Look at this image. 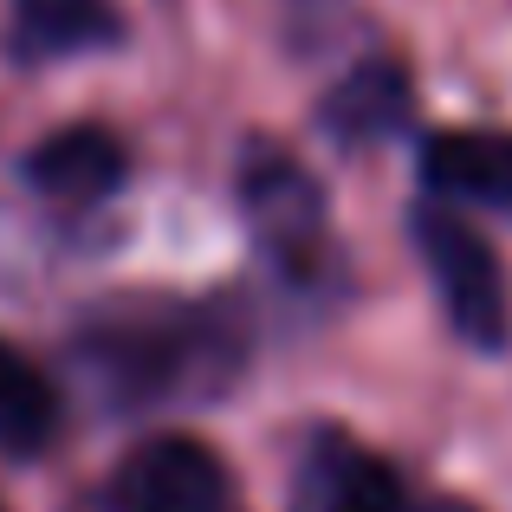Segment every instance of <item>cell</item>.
I'll return each instance as SVG.
<instances>
[{"instance_id":"8","label":"cell","mask_w":512,"mask_h":512,"mask_svg":"<svg viewBox=\"0 0 512 512\" xmlns=\"http://www.w3.org/2000/svg\"><path fill=\"white\" fill-rule=\"evenodd\" d=\"M52 435H59V396H52V383L13 344H0V454L33 461L39 448H52Z\"/></svg>"},{"instance_id":"7","label":"cell","mask_w":512,"mask_h":512,"mask_svg":"<svg viewBox=\"0 0 512 512\" xmlns=\"http://www.w3.org/2000/svg\"><path fill=\"white\" fill-rule=\"evenodd\" d=\"M13 39L33 59H65L117 39V7L111 0H13Z\"/></svg>"},{"instance_id":"3","label":"cell","mask_w":512,"mask_h":512,"mask_svg":"<svg viewBox=\"0 0 512 512\" xmlns=\"http://www.w3.org/2000/svg\"><path fill=\"white\" fill-rule=\"evenodd\" d=\"M247 221L260 234V247L286 273H312V260L325 253V201H318V182L279 150L247 156Z\"/></svg>"},{"instance_id":"9","label":"cell","mask_w":512,"mask_h":512,"mask_svg":"<svg viewBox=\"0 0 512 512\" xmlns=\"http://www.w3.org/2000/svg\"><path fill=\"white\" fill-rule=\"evenodd\" d=\"M312 512H409V493L376 454L338 448L312 474Z\"/></svg>"},{"instance_id":"1","label":"cell","mask_w":512,"mask_h":512,"mask_svg":"<svg viewBox=\"0 0 512 512\" xmlns=\"http://www.w3.org/2000/svg\"><path fill=\"white\" fill-rule=\"evenodd\" d=\"M415 247H422V260H428V279H435L441 305H448V325L474 350H500L512 338L506 279H500L493 247L461 221V208L422 201V208H415Z\"/></svg>"},{"instance_id":"4","label":"cell","mask_w":512,"mask_h":512,"mask_svg":"<svg viewBox=\"0 0 512 512\" xmlns=\"http://www.w3.org/2000/svg\"><path fill=\"white\" fill-rule=\"evenodd\" d=\"M422 182L448 208H487L512 221V130H441V137H428Z\"/></svg>"},{"instance_id":"2","label":"cell","mask_w":512,"mask_h":512,"mask_svg":"<svg viewBox=\"0 0 512 512\" xmlns=\"http://www.w3.org/2000/svg\"><path fill=\"white\" fill-rule=\"evenodd\" d=\"M111 512H227V467L195 435H150L111 474Z\"/></svg>"},{"instance_id":"5","label":"cell","mask_w":512,"mask_h":512,"mask_svg":"<svg viewBox=\"0 0 512 512\" xmlns=\"http://www.w3.org/2000/svg\"><path fill=\"white\" fill-rule=\"evenodd\" d=\"M124 143H117V130L104 124H65L52 130L46 143L33 150V188H46L52 201H65V208H91V201H111L117 188H124Z\"/></svg>"},{"instance_id":"6","label":"cell","mask_w":512,"mask_h":512,"mask_svg":"<svg viewBox=\"0 0 512 512\" xmlns=\"http://www.w3.org/2000/svg\"><path fill=\"white\" fill-rule=\"evenodd\" d=\"M415 98H409V78H402V65L389 59H363L357 72L338 78V91L325 98V130L344 143H383L396 137L402 124H409Z\"/></svg>"}]
</instances>
